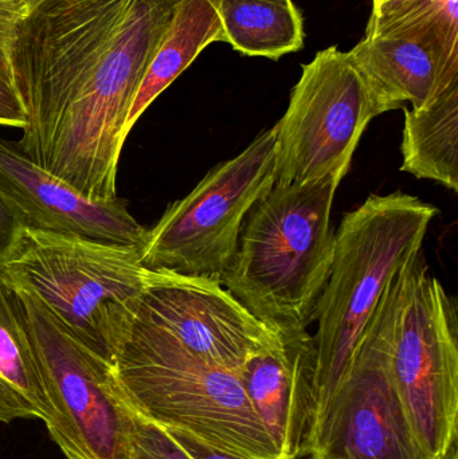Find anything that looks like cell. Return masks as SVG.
<instances>
[{
	"mask_svg": "<svg viewBox=\"0 0 458 459\" xmlns=\"http://www.w3.org/2000/svg\"><path fill=\"white\" fill-rule=\"evenodd\" d=\"M177 0H43L21 22L13 86L18 143L88 198H117L125 124Z\"/></svg>",
	"mask_w": 458,
	"mask_h": 459,
	"instance_id": "1",
	"label": "cell"
},
{
	"mask_svg": "<svg viewBox=\"0 0 458 459\" xmlns=\"http://www.w3.org/2000/svg\"><path fill=\"white\" fill-rule=\"evenodd\" d=\"M343 178L274 185L247 215L222 285L279 332L308 331L335 254L331 223Z\"/></svg>",
	"mask_w": 458,
	"mask_h": 459,
	"instance_id": "2",
	"label": "cell"
},
{
	"mask_svg": "<svg viewBox=\"0 0 458 459\" xmlns=\"http://www.w3.org/2000/svg\"><path fill=\"white\" fill-rule=\"evenodd\" d=\"M437 207L395 191L371 194L335 231L330 277L317 302L315 372L308 436L338 390L385 288L422 250ZM307 438V437H306Z\"/></svg>",
	"mask_w": 458,
	"mask_h": 459,
	"instance_id": "3",
	"label": "cell"
},
{
	"mask_svg": "<svg viewBox=\"0 0 458 459\" xmlns=\"http://www.w3.org/2000/svg\"><path fill=\"white\" fill-rule=\"evenodd\" d=\"M113 369L129 406L156 425L237 455L282 459L238 375L194 355L139 313Z\"/></svg>",
	"mask_w": 458,
	"mask_h": 459,
	"instance_id": "4",
	"label": "cell"
},
{
	"mask_svg": "<svg viewBox=\"0 0 458 459\" xmlns=\"http://www.w3.org/2000/svg\"><path fill=\"white\" fill-rule=\"evenodd\" d=\"M83 347L115 366L136 320L151 272L142 245L23 228L0 262Z\"/></svg>",
	"mask_w": 458,
	"mask_h": 459,
	"instance_id": "5",
	"label": "cell"
},
{
	"mask_svg": "<svg viewBox=\"0 0 458 459\" xmlns=\"http://www.w3.org/2000/svg\"><path fill=\"white\" fill-rule=\"evenodd\" d=\"M384 297L395 390L425 455L446 459L457 446L456 299L430 274L422 250L395 273Z\"/></svg>",
	"mask_w": 458,
	"mask_h": 459,
	"instance_id": "6",
	"label": "cell"
},
{
	"mask_svg": "<svg viewBox=\"0 0 458 459\" xmlns=\"http://www.w3.org/2000/svg\"><path fill=\"white\" fill-rule=\"evenodd\" d=\"M5 278L31 342L54 444L66 459H131L134 410L113 366L74 339L23 283Z\"/></svg>",
	"mask_w": 458,
	"mask_h": 459,
	"instance_id": "7",
	"label": "cell"
},
{
	"mask_svg": "<svg viewBox=\"0 0 458 459\" xmlns=\"http://www.w3.org/2000/svg\"><path fill=\"white\" fill-rule=\"evenodd\" d=\"M276 132H261L241 153L222 161L147 229L142 262L151 272L222 283L253 207L277 180Z\"/></svg>",
	"mask_w": 458,
	"mask_h": 459,
	"instance_id": "8",
	"label": "cell"
},
{
	"mask_svg": "<svg viewBox=\"0 0 458 459\" xmlns=\"http://www.w3.org/2000/svg\"><path fill=\"white\" fill-rule=\"evenodd\" d=\"M376 117L350 51L331 46L301 67L276 132L277 185L327 175L343 178L368 124Z\"/></svg>",
	"mask_w": 458,
	"mask_h": 459,
	"instance_id": "9",
	"label": "cell"
},
{
	"mask_svg": "<svg viewBox=\"0 0 458 459\" xmlns=\"http://www.w3.org/2000/svg\"><path fill=\"white\" fill-rule=\"evenodd\" d=\"M429 459L393 383L384 294L300 459Z\"/></svg>",
	"mask_w": 458,
	"mask_h": 459,
	"instance_id": "10",
	"label": "cell"
},
{
	"mask_svg": "<svg viewBox=\"0 0 458 459\" xmlns=\"http://www.w3.org/2000/svg\"><path fill=\"white\" fill-rule=\"evenodd\" d=\"M139 316L166 329L194 355L237 375L250 356L280 336L222 283L171 273L151 272Z\"/></svg>",
	"mask_w": 458,
	"mask_h": 459,
	"instance_id": "11",
	"label": "cell"
},
{
	"mask_svg": "<svg viewBox=\"0 0 458 459\" xmlns=\"http://www.w3.org/2000/svg\"><path fill=\"white\" fill-rule=\"evenodd\" d=\"M0 193L24 228L104 242L143 245L147 229L121 198L94 201L32 161L18 143L0 139Z\"/></svg>",
	"mask_w": 458,
	"mask_h": 459,
	"instance_id": "12",
	"label": "cell"
},
{
	"mask_svg": "<svg viewBox=\"0 0 458 459\" xmlns=\"http://www.w3.org/2000/svg\"><path fill=\"white\" fill-rule=\"evenodd\" d=\"M315 355L312 334L280 333L247 359L242 387L282 459H300L312 418Z\"/></svg>",
	"mask_w": 458,
	"mask_h": 459,
	"instance_id": "13",
	"label": "cell"
},
{
	"mask_svg": "<svg viewBox=\"0 0 458 459\" xmlns=\"http://www.w3.org/2000/svg\"><path fill=\"white\" fill-rule=\"evenodd\" d=\"M215 42H223L218 0H177L129 110L126 137L147 108Z\"/></svg>",
	"mask_w": 458,
	"mask_h": 459,
	"instance_id": "14",
	"label": "cell"
},
{
	"mask_svg": "<svg viewBox=\"0 0 458 459\" xmlns=\"http://www.w3.org/2000/svg\"><path fill=\"white\" fill-rule=\"evenodd\" d=\"M401 171L458 191V82L425 108H403Z\"/></svg>",
	"mask_w": 458,
	"mask_h": 459,
	"instance_id": "15",
	"label": "cell"
},
{
	"mask_svg": "<svg viewBox=\"0 0 458 459\" xmlns=\"http://www.w3.org/2000/svg\"><path fill=\"white\" fill-rule=\"evenodd\" d=\"M31 342L13 286L0 272V422L48 417Z\"/></svg>",
	"mask_w": 458,
	"mask_h": 459,
	"instance_id": "16",
	"label": "cell"
},
{
	"mask_svg": "<svg viewBox=\"0 0 458 459\" xmlns=\"http://www.w3.org/2000/svg\"><path fill=\"white\" fill-rule=\"evenodd\" d=\"M223 42L241 56L277 59L304 46V18L293 0H218Z\"/></svg>",
	"mask_w": 458,
	"mask_h": 459,
	"instance_id": "17",
	"label": "cell"
},
{
	"mask_svg": "<svg viewBox=\"0 0 458 459\" xmlns=\"http://www.w3.org/2000/svg\"><path fill=\"white\" fill-rule=\"evenodd\" d=\"M131 459H193L166 429L134 411Z\"/></svg>",
	"mask_w": 458,
	"mask_h": 459,
	"instance_id": "18",
	"label": "cell"
},
{
	"mask_svg": "<svg viewBox=\"0 0 458 459\" xmlns=\"http://www.w3.org/2000/svg\"><path fill=\"white\" fill-rule=\"evenodd\" d=\"M29 11V8L13 0H0V80L11 86H13L11 54H13L19 24Z\"/></svg>",
	"mask_w": 458,
	"mask_h": 459,
	"instance_id": "19",
	"label": "cell"
},
{
	"mask_svg": "<svg viewBox=\"0 0 458 459\" xmlns=\"http://www.w3.org/2000/svg\"><path fill=\"white\" fill-rule=\"evenodd\" d=\"M166 430L193 459H263L220 449V447L212 446V445L207 444L198 437L186 433V431L175 430V429H166Z\"/></svg>",
	"mask_w": 458,
	"mask_h": 459,
	"instance_id": "20",
	"label": "cell"
},
{
	"mask_svg": "<svg viewBox=\"0 0 458 459\" xmlns=\"http://www.w3.org/2000/svg\"><path fill=\"white\" fill-rule=\"evenodd\" d=\"M23 228L18 212L0 193V262L10 253Z\"/></svg>",
	"mask_w": 458,
	"mask_h": 459,
	"instance_id": "21",
	"label": "cell"
},
{
	"mask_svg": "<svg viewBox=\"0 0 458 459\" xmlns=\"http://www.w3.org/2000/svg\"><path fill=\"white\" fill-rule=\"evenodd\" d=\"M27 116L13 86L0 80V126L23 129Z\"/></svg>",
	"mask_w": 458,
	"mask_h": 459,
	"instance_id": "22",
	"label": "cell"
},
{
	"mask_svg": "<svg viewBox=\"0 0 458 459\" xmlns=\"http://www.w3.org/2000/svg\"><path fill=\"white\" fill-rule=\"evenodd\" d=\"M371 2H373L371 16H374V18H386V16L403 13V11L419 4L424 0H371Z\"/></svg>",
	"mask_w": 458,
	"mask_h": 459,
	"instance_id": "23",
	"label": "cell"
},
{
	"mask_svg": "<svg viewBox=\"0 0 458 459\" xmlns=\"http://www.w3.org/2000/svg\"><path fill=\"white\" fill-rule=\"evenodd\" d=\"M13 2L19 3V4H23L24 7L29 8V10H31L32 7H35V5L39 4V3L43 2V0H13Z\"/></svg>",
	"mask_w": 458,
	"mask_h": 459,
	"instance_id": "24",
	"label": "cell"
},
{
	"mask_svg": "<svg viewBox=\"0 0 458 459\" xmlns=\"http://www.w3.org/2000/svg\"><path fill=\"white\" fill-rule=\"evenodd\" d=\"M446 459H458L457 446H454V449H452L451 455H449Z\"/></svg>",
	"mask_w": 458,
	"mask_h": 459,
	"instance_id": "25",
	"label": "cell"
}]
</instances>
